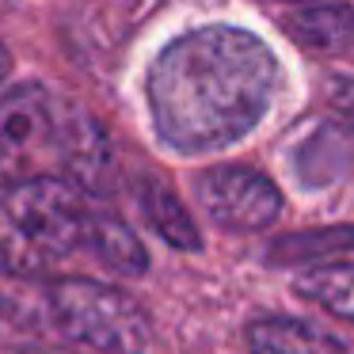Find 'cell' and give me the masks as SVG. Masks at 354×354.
<instances>
[{
  "label": "cell",
  "instance_id": "12",
  "mask_svg": "<svg viewBox=\"0 0 354 354\" xmlns=\"http://www.w3.org/2000/svg\"><path fill=\"white\" fill-rule=\"evenodd\" d=\"M297 293L328 308L331 316L354 324V263H328L297 278Z\"/></svg>",
  "mask_w": 354,
  "mask_h": 354
},
{
  "label": "cell",
  "instance_id": "13",
  "mask_svg": "<svg viewBox=\"0 0 354 354\" xmlns=\"http://www.w3.org/2000/svg\"><path fill=\"white\" fill-rule=\"evenodd\" d=\"M354 252V225H331L316 232H293L270 244L267 259L270 263H313L324 255H346Z\"/></svg>",
  "mask_w": 354,
  "mask_h": 354
},
{
  "label": "cell",
  "instance_id": "6",
  "mask_svg": "<svg viewBox=\"0 0 354 354\" xmlns=\"http://www.w3.org/2000/svg\"><path fill=\"white\" fill-rule=\"evenodd\" d=\"M57 168L84 194L111 191V171H115L111 141L103 126L69 100H57Z\"/></svg>",
  "mask_w": 354,
  "mask_h": 354
},
{
  "label": "cell",
  "instance_id": "4",
  "mask_svg": "<svg viewBox=\"0 0 354 354\" xmlns=\"http://www.w3.org/2000/svg\"><path fill=\"white\" fill-rule=\"evenodd\" d=\"M57 164V95L42 84L0 92V176H42L39 164Z\"/></svg>",
  "mask_w": 354,
  "mask_h": 354
},
{
  "label": "cell",
  "instance_id": "7",
  "mask_svg": "<svg viewBox=\"0 0 354 354\" xmlns=\"http://www.w3.org/2000/svg\"><path fill=\"white\" fill-rule=\"evenodd\" d=\"M286 35L297 46L316 50V54H343L354 46V8L351 4H301L286 16Z\"/></svg>",
  "mask_w": 354,
  "mask_h": 354
},
{
  "label": "cell",
  "instance_id": "15",
  "mask_svg": "<svg viewBox=\"0 0 354 354\" xmlns=\"http://www.w3.org/2000/svg\"><path fill=\"white\" fill-rule=\"evenodd\" d=\"M4 73H8V54H4V46H0V80H4Z\"/></svg>",
  "mask_w": 354,
  "mask_h": 354
},
{
  "label": "cell",
  "instance_id": "11",
  "mask_svg": "<svg viewBox=\"0 0 354 354\" xmlns=\"http://www.w3.org/2000/svg\"><path fill=\"white\" fill-rule=\"evenodd\" d=\"M293 168H297L301 183L305 187H324L346 171V160H351V145H346V130H335V126H320L316 133H308L301 141L297 156H293Z\"/></svg>",
  "mask_w": 354,
  "mask_h": 354
},
{
  "label": "cell",
  "instance_id": "16",
  "mask_svg": "<svg viewBox=\"0 0 354 354\" xmlns=\"http://www.w3.org/2000/svg\"><path fill=\"white\" fill-rule=\"evenodd\" d=\"M290 4H316V0H290Z\"/></svg>",
  "mask_w": 354,
  "mask_h": 354
},
{
  "label": "cell",
  "instance_id": "3",
  "mask_svg": "<svg viewBox=\"0 0 354 354\" xmlns=\"http://www.w3.org/2000/svg\"><path fill=\"white\" fill-rule=\"evenodd\" d=\"M46 308L62 335L100 354H145L153 339L145 308L95 278H57L46 290Z\"/></svg>",
  "mask_w": 354,
  "mask_h": 354
},
{
  "label": "cell",
  "instance_id": "14",
  "mask_svg": "<svg viewBox=\"0 0 354 354\" xmlns=\"http://www.w3.org/2000/svg\"><path fill=\"white\" fill-rule=\"evenodd\" d=\"M331 103H335V111L343 115V122L354 126V80H343V84L331 88Z\"/></svg>",
  "mask_w": 354,
  "mask_h": 354
},
{
  "label": "cell",
  "instance_id": "2",
  "mask_svg": "<svg viewBox=\"0 0 354 354\" xmlns=\"http://www.w3.org/2000/svg\"><path fill=\"white\" fill-rule=\"evenodd\" d=\"M92 214L84 191L65 176H27L0 198V274L39 278L88 248Z\"/></svg>",
  "mask_w": 354,
  "mask_h": 354
},
{
  "label": "cell",
  "instance_id": "9",
  "mask_svg": "<svg viewBox=\"0 0 354 354\" xmlns=\"http://www.w3.org/2000/svg\"><path fill=\"white\" fill-rule=\"evenodd\" d=\"M138 202H141L145 221L153 225V232L164 240V244L179 248V252H198L202 248V236H198V229H194L187 206L164 183H156V179H141L138 183Z\"/></svg>",
  "mask_w": 354,
  "mask_h": 354
},
{
  "label": "cell",
  "instance_id": "17",
  "mask_svg": "<svg viewBox=\"0 0 354 354\" xmlns=\"http://www.w3.org/2000/svg\"><path fill=\"white\" fill-rule=\"evenodd\" d=\"M0 4H8V0H0Z\"/></svg>",
  "mask_w": 354,
  "mask_h": 354
},
{
  "label": "cell",
  "instance_id": "10",
  "mask_svg": "<svg viewBox=\"0 0 354 354\" xmlns=\"http://www.w3.org/2000/svg\"><path fill=\"white\" fill-rule=\"evenodd\" d=\"M84 252H92L95 259L107 270H115V274L133 278V274H145V267H149V255H145V248H141V240L133 236V229L122 225L118 217H111V214H92V229H88Z\"/></svg>",
  "mask_w": 354,
  "mask_h": 354
},
{
  "label": "cell",
  "instance_id": "5",
  "mask_svg": "<svg viewBox=\"0 0 354 354\" xmlns=\"http://www.w3.org/2000/svg\"><path fill=\"white\" fill-rule=\"evenodd\" d=\"M198 202L214 225L229 232H259L278 221L282 194L263 171L252 168H209L198 176Z\"/></svg>",
  "mask_w": 354,
  "mask_h": 354
},
{
  "label": "cell",
  "instance_id": "1",
  "mask_svg": "<svg viewBox=\"0 0 354 354\" xmlns=\"http://www.w3.org/2000/svg\"><path fill=\"white\" fill-rule=\"evenodd\" d=\"M278 62L240 27H198L160 50L145 80L156 138L187 156L236 145L267 115Z\"/></svg>",
  "mask_w": 354,
  "mask_h": 354
},
{
  "label": "cell",
  "instance_id": "8",
  "mask_svg": "<svg viewBox=\"0 0 354 354\" xmlns=\"http://www.w3.org/2000/svg\"><path fill=\"white\" fill-rule=\"evenodd\" d=\"M248 346L252 354H351L335 335L293 316H263L248 324Z\"/></svg>",
  "mask_w": 354,
  "mask_h": 354
}]
</instances>
